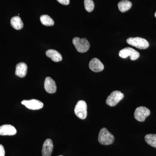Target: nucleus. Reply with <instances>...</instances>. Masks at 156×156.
I'll list each match as a JSON object with an SVG mask.
<instances>
[{"mask_svg":"<svg viewBox=\"0 0 156 156\" xmlns=\"http://www.w3.org/2000/svg\"><path fill=\"white\" fill-rule=\"evenodd\" d=\"M155 17L156 18V13H155Z\"/></svg>","mask_w":156,"mask_h":156,"instance_id":"22","label":"nucleus"},{"mask_svg":"<svg viewBox=\"0 0 156 156\" xmlns=\"http://www.w3.org/2000/svg\"><path fill=\"white\" fill-rule=\"evenodd\" d=\"M150 114V111L147 108L140 106L135 109L134 116L135 119L138 122H144L147 117L149 116Z\"/></svg>","mask_w":156,"mask_h":156,"instance_id":"6","label":"nucleus"},{"mask_svg":"<svg viewBox=\"0 0 156 156\" xmlns=\"http://www.w3.org/2000/svg\"><path fill=\"white\" fill-rule=\"evenodd\" d=\"M147 143L153 147L156 148V134H147L145 135Z\"/></svg>","mask_w":156,"mask_h":156,"instance_id":"18","label":"nucleus"},{"mask_svg":"<svg viewBox=\"0 0 156 156\" xmlns=\"http://www.w3.org/2000/svg\"><path fill=\"white\" fill-rule=\"evenodd\" d=\"M44 88L46 92L50 94L55 93L56 91V86L55 81L50 77L46 78L44 82Z\"/></svg>","mask_w":156,"mask_h":156,"instance_id":"12","label":"nucleus"},{"mask_svg":"<svg viewBox=\"0 0 156 156\" xmlns=\"http://www.w3.org/2000/svg\"><path fill=\"white\" fill-rule=\"evenodd\" d=\"M56 1L62 5H67L70 2L69 0H56Z\"/></svg>","mask_w":156,"mask_h":156,"instance_id":"20","label":"nucleus"},{"mask_svg":"<svg viewBox=\"0 0 156 156\" xmlns=\"http://www.w3.org/2000/svg\"><path fill=\"white\" fill-rule=\"evenodd\" d=\"M98 141L102 145H110L114 142L115 137L107 128H103L101 129L99 132Z\"/></svg>","mask_w":156,"mask_h":156,"instance_id":"1","label":"nucleus"},{"mask_svg":"<svg viewBox=\"0 0 156 156\" xmlns=\"http://www.w3.org/2000/svg\"><path fill=\"white\" fill-rule=\"evenodd\" d=\"M11 26L17 30H20L23 28V23L21 18L19 16H14L11 18Z\"/></svg>","mask_w":156,"mask_h":156,"instance_id":"15","label":"nucleus"},{"mask_svg":"<svg viewBox=\"0 0 156 156\" xmlns=\"http://www.w3.org/2000/svg\"><path fill=\"white\" fill-rule=\"evenodd\" d=\"M21 104L25 105L27 108L31 110H39L43 108L44 104L37 99H31L29 100H23Z\"/></svg>","mask_w":156,"mask_h":156,"instance_id":"8","label":"nucleus"},{"mask_svg":"<svg viewBox=\"0 0 156 156\" xmlns=\"http://www.w3.org/2000/svg\"><path fill=\"white\" fill-rule=\"evenodd\" d=\"M46 54L48 57L51 58L52 61L55 62H58L62 60V58L61 54L56 50L50 49L47 50Z\"/></svg>","mask_w":156,"mask_h":156,"instance_id":"14","label":"nucleus"},{"mask_svg":"<svg viewBox=\"0 0 156 156\" xmlns=\"http://www.w3.org/2000/svg\"><path fill=\"white\" fill-rule=\"evenodd\" d=\"M27 72V66L24 62H20L16 65L15 75L20 78L25 77Z\"/></svg>","mask_w":156,"mask_h":156,"instance_id":"13","label":"nucleus"},{"mask_svg":"<svg viewBox=\"0 0 156 156\" xmlns=\"http://www.w3.org/2000/svg\"><path fill=\"white\" fill-rule=\"evenodd\" d=\"M40 20L42 24L46 26H53L54 24V20L49 15H42L40 17Z\"/></svg>","mask_w":156,"mask_h":156,"instance_id":"17","label":"nucleus"},{"mask_svg":"<svg viewBox=\"0 0 156 156\" xmlns=\"http://www.w3.org/2000/svg\"><path fill=\"white\" fill-rule=\"evenodd\" d=\"M17 132L15 127L11 125H4L0 126V135L11 136L15 135Z\"/></svg>","mask_w":156,"mask_h":156,"instance_id":"10","label":"nucleus"},{"mask_svg":"<svg viewBox=\"0 0 156 156\" xmlns=\"http://www.w3.org/2000/svg\"><path fill=\"white\" fill-rule=\"evenodd\" d=\"M132 4L131 2L128 0H123L118 4V8L121 12L124 13L130 10L132 7Z\"/></svg>","mask_w":156,"mask_h":156,"instance_id":"16","label":"nucleus"},{"mask_svg":"<svg viewBox=\"0 0 156 156\" xmlns=\"http://www.w3.org/2000/svg\"><path fill=\"white\" fill-rule=\"evenodd\" d=\"M73 43L75 47L76 50L80 53H85L88 51L90 48V44L85 38L81 39L76 37L73 39Z\"/></svg>","mask_w":156,"mask_h":156,"instance_id":"2","label":"nucleus"},{"mask_svg":"<svg viewBox=\"0 0 156 156\" xmlns=\"http://www.w3.org/2000/svg\"><path fill=\"white\" fill-rule=\"evenodd\" d=\"M119 56L122 58H127L130 56L131 60H135L139 58V53L134 49L130 48H126L120 50Z\"/></svg>","mask_w":156,"mask_h":156,"instance_id":"7","label":"nucleus"},{"mask_svg":"<svg viewBox=\"0 0 156 156\" xmlns=\"http://www.w3.org/2000/svg\"><path fill=\"white\" fill-rule=\"evenodd\" d=\"M53 144L50 139H47L44 142L42 147V156H51L53 152Z\"/></svg>","mask_w":156,"mask_h":156,"instance_id":"11","label":"nucleus"},{"mask_svg":"<svg viewBox=\"0 0 156 156\" xmlns=\"http://www.w3.org/2000/svg\"><path fill=\"white\" fill-rule=\"evenodd\" d=\"M84 5L85 9L89 12H92L95 7L94 2L92 0H85Z\"/></svg>","mask_w":156,"mask_h":156,"instance_id":"19","label":"nucleus"},{"mask_svg":"<svg viewBox=\"0 0 156 156\" xmlns=\"http://www.w3.org/2000/svg\"><path fill=\"white\" fill-rule=\"evenodd\" d=\"M87 105L86 101L80 100L75 108L74 112L76 115L81 119H85L87 116Z\"/></svg>","mask_w":156,"mask_h":156,"instance_id":"4","label":"nucleus"},{"mask_svg":"<svg viewBox=\"0 0 156 156\" xmlns=\"http://www.w3.org/2000/svg\"><path fill=\"white\" fill-rule=\"evenodd\" d=\"M89 67L92 71L98 73L103 70L104 66L98 58H94L89 62Z\"/></svg>","mask_w":156,"mask_h":156,"instance_id":"9","label":"nucleus"},{"mask_svg":"<svg viewBox=\"0 0 156 156\" xmlns=\"http://www.w3.org/2000/svg\"><path fill=\"white\" fill-rule=\"evenodd\" d=\"M5 150L4 147L0 144V156H5Z\"/></svg>","mask_w":156,"mask_h":156,"instance_id":"21","label":"nucleus"},{"mask_svg":"<svg viewBox=\"0 0 156 156\" xmlns=\"http://www.w3.org/2000/svg\"></svg>","mask_w":156,"mask_h":156,"instance_id":"23","label":"nucleus"},{"mask_svg":"<svg viewBox=\"0 0 156 156\" xmlns=\"http://www.w3.org/2000/svg\"><path fill=\"white\" fill-rule=\"evenodd\" d=\"M127 42L129 45L141 50L147 49L149 46L148 42L146 39L139 37L129 38Z\"/></svg>","mask_w":156,"mask_h":156,"instance_id":"3","label":"nucleus"},{"mask_svg":"<svg viewBox=\"0 0 156 156\" xmlns=\"http://www.w3.org/2000/svg\"><path fill=\"white\" fill-rule=\"evenodd\" d=\"M124 97V94L120 91H113L108 96L106 100V104L111 107L115 106Z\"/></svg>","mask_w":156,"mask_h":156,"instance_id":"5","label":"nucleus"}]
</instances>
